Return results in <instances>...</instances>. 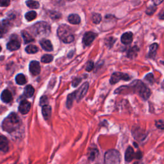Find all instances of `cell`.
<instances>
[{
	"label": "cell",
	"instance_id": "cell-1",
	"mask_svg": "<svg viewBox=\"0 0 164 164\" xmlns=\"http://www.w3.org/2000/svg\"><path fill=\"white\" fill-rule=\"evenodd\" d=\"M21 124V121L19 116L15 113L10 114L3 122L2 127L3 130L8 133H12L16 131Z\"/></svg>",
	"mask_w": 164,
	"mask_h": 164
},
{
	"label": "cell",
	"instance_id": "cell-2",
	"mask_svg": "<svg viewBox=\"0 0 164 164\" xmlns=\"http://www.w3.org/2000/svg\"><path fill=\"white\" fill-rule=\"evenodd\" d=\"M57 35L59 39L64 43L69 44L72 42L74 39V37L72 29L69 26L66 25H62L60 26L57 30Z\"/></svg>",
	"mask_w": 164,
	"mask_h": 164
},
{
	"label": "cell",
	"instance_id": "cell-3",
	"mask_svg": "<svg viewBox=\"0 0 164 164\" xmlns=\"http://www.w3.org/2000/svg\"><path fill=\"white\" fill-rule=\"evenodd\" d=\"M132 88L134 89L135 92H136L139 95L143 98L144 100H146L151 96V91L143 81L140 80H135L133 82L131 85Z\"/></svg>",
	"mask_w": 164,
	"mask_h": 164
},
{
	"label": "cell",
	"instance_id": "cell-4",
	"mask_svg": "<svg viewBox=\"0 0 164 164\" xmlns=\"http://www.w3.org/2000/svg\"><path fill=\"white\" fill-rule=\"evenodd\" d=\"M33 32L37 36L47 35L50 33V26L46 22H38L32 28Z\"/></svg>",
	"mask_w": 164,
	"mask_h": 164
},
{
	"label": "cell",
	"instance_id": "cell-5",
	"mask_svg": "<svg viewBox=\"0 0 164 164\" xmlns=\"http://www.w3.org/2000/svg\"><path fill=\"white\" fill-rule=\"evenodd\" d=\"M121 162V154L115 150H108L105 154V164H119Z\"/></svg>",
	"mask_w": 164,
	"mask_h": 164
},
{
	"label": "cell",
	"instance_id": "cell-6",
	"mask_svg": "<svg viewBox=\"0 0 164 164\" xmlns=\"http://www.w3.org/2000/svg\"><path fill=\"white\" fill-rule=\"evenodd\" d=\"M130 80V77L127 74H125L121 72H115L112 74L110 78V82L111 84H115L120 80L128 81Z\"/></svg>",
	"mask_w": 164,
	"mask_h": 164
},
{
	"label": "cell",
	"instance_id": "cell-7",
	"mask_svg": "<svg viewBox=\"0 0 164 164\" xmlns=\"http://www.w3.org/2000/svg\"><path fill=\"white\" fill-rule=\"evenodd\" d=\"M89 87V84L88 82H85L83 85H82L76 91H75L76 94V99L78 101H80L86 95L88 89Z\"/></svg>",
	"mask_w": 164,
	"mask_h": 164
},
{
	"label": "cell",
	"instance_id": "cell-8",
	"mask_svg": "<svg viewBox=\"0 0 164 164\" xmlns=\"http://www.w3.org/2000/svg\"><path fill=\"white\" fill-rule=\"evenodd\" d=\"M21 43L17 36H13L9 43L7 44V49L10 51H16L19 49Z\"/></svg>",
	"mask_w": 164,
	"mask_h": 164
},
{
	"label": "cell",
	"instance_id": "cell-9",
	"mask_svg": "<svg viewBox=\"0 0 164 164\" xmlns=\"http://www.w3.org/2000/svg\"><path fill=\"white\" fill-rule=\"evenodd\" d=\"M97 36V34L92 32H88L85 33L83 37V44L85 46H88L92 44V42L94 41L95 38Z\"/></svg>",
	"mask_w": 164,
	"mask_h": 164
},
{
	"label": "cell",
	"instance_id": "cell-10",
	"mask_svg": "<svg viewBox=\"0 0 164 164\" xmlns=\"http://www.w3.org/2000/svg\"><path fill=\"white\" fill-rule=\"evenodd\" d=\"M29 71L32 73V75L37 76L40 74L41 72V65L39 62L32 61L29 64Z\"/></svg>",
	"mask_w": 164,
	"mask_h": 164
},
{
	"label": "cell",
	"instance_id": "cell-11",
	"mask_svg": "<svg viewBox=\"0 0 164 164\" xmlns=\"http://www.w3.org/2000/svg\"><path fill=\"white\" fill-rule=\"evenodd\" d=\"M30 108H31L30 103L26 100H23L20 103L19 107V111L22 114H26L29 112V111L30 110Z\"/></svg>",
	"mask_w": 164,
	"mask_h": 164
},
{
	"label": "cell",
	"instance_id": "cell-12",
	"mask_svg": "<svg viewBox=\"0 0 164 164\" xmlns=\"http://www.w3.org/2000/svg\"><path fill=\"white\" fill-rule=\"evenodd\" d=\"M9 140L5 136L0 135V151L6 152L9 151Z\"/></svg>",
	"mask_w": 164,
	"mask_h": 164
},
{
	"label": "cell",
	"instance_id": "cell-13",
	"mask_svg": "<svg viewBox=\"0 0 164 164\" xmlns=\"http://www.w3.org/2000/svg\"><path fill=\"white\" fill-rule=\"evenodd\" d=\"M121 42L123 44L128 45L131 43L133 41V33L130 32H126L121 36Z\"/></svg>",
	"mask_w": 164,
	"mask_h": 164
},
{
	"label": "cell",
	"instance_id": "cell-14",
	"mask_svg": "<svg viewBox=\"0 0 164 164\" xmlns=\"http://www.w3.org/2000/svg\"><path fill=\"white\" fill-rule=\"evenodd\" d=\"M1 99L3 102L5 103H10L12 101V95L10 91L9 90H5L3 91L1 95Z\"/></svg>",
	"mask_w": 164,
	"mask_h": 164
},
{
	"label": "cell",
	"instance_id": "cell-15",
	"mask_svg": "<svg viewBox=\"0 0 164 164\" xmlns=\"http://www.w3.org/2000/svg\"><path fill=\"white\" fill-rule=\"evenodd\" d=\"M135 158V154L134 153L133 149L131 147H128L125 153V160L126 162H130Z\"/></svg>",
	"mask_w": 164,
	"mask_h": 164
},
{
	"label": "cell",
	"instance_id": "cell-16",
	"mask_svg": "<svg viewBox=\"0 0 164 164\" xmlns=\"http://www.w3.org/2000/svg\"><path fill=\"white\" fill-rule=\"evenodd\" d=\"M41 45L43 49H44L46 51H51L53 50V46L49 40L47 39H42L41 41Z\"/></svg>",
	"mask_w": 164,
	"mask_h": 164
},
{
	"label": "cell",
	"instance_id": "cell-17",
	"mask_svg": "<svg viewBox=\"0 0 164 164\" xmlns=\"http://www.w3.org/2000/svg\"><path fill=\"white\" fill-rule=\"evenodd\" d=\"M42 115L46 120H48L51 115V108L49 105H45L42 107Z\"/></svg>",
	"mask_w": 164,
	"mask_h": 164
},
{
	"label": "cell",
	"instance_id": "cell-18",
	"mask_svg": "<svg viewBox=\"0 0 164 164\" xmlns=\"http://www.w3.org/2000/svg\"><path fill=\"white\" fill-rule=\"evenodd\" d=\"M68 21L72 25H78L80 23L81 19L78 14H71L68 17Z\"/></svg>",
	"mask_w": 164,
	"mask_h": 164
},
{
	"label": "cell",
	"instance_id": "cell-19",
	"mask_svg": "<svg viewBox=\"0 0 164 164\" xmlns=\"http://www.w3.org/2000/svg\"><path fill=\"white\" fill-rule=\"evenodd\" d=\"M98 150H97L96 148H91L89 150L88 153V158L90 160L93 161L94 160L97 156L98 155Z\"/></svg>",
	"mask_w": 164,
	"mask_h": 164
},
{
	"label": "cell",
	"instance_id": "cell-20",
	"mask_svg": "<svg viewBox=\"0 0 164 164\" xmlns=\"http://www.w3.org/2000/svg\"><path fill=\"white\" fill-rule=\"evenodd\" d=\"M74 99H76L75 92H74L68 95V99H67V103H66L67 107H68V108H71L72 107V103H73Z\"/></svg>",
	"mask_w": 164,
	"mask_h": 164
},
{
	"label": "cell",
	"instance_id": "cell-21",
	"mask_svg": "<svg viewBox=\"0 0 164 164\" xmlns=\"http://www.w3.org/2000/svg\"><path fill=\"white\" fill-rule=\"evenodd\" d=\"M35 92V89L32 85H28L25 89L24 94L26 98H31Z\"/></svg>",
	"mask_w": 164,
	"mask_h": 164
},
{
	"label": "cell",
	"instance_id": "cell-22",
	"mask_svg": "<svg viewBox=\"0 0 164 164\" xmlns=\"http://www.w3.org/2000/svg\"><path fill=\"white\" fill-rule=\"evenodd\" d=\"M139 51V48L137 46H133V48L129 49L127 55L128 57L130 58H133L134 57H135L137 55Z\"/></svg>",
	"mask_w": 164,
	"mask_h": 164
},
{
	"label": "cell",
	"instance_id": "cell-23",
	"mask_svg": "<svg viewBox=\"0 0 164 164\" xmlns=\"http://www.w3.org/2000/svg\"><path fill=\"white\" fill-rule=\"evenodd\" d=\"M21 33H22V36H23V39L25 41V42L26 44L33 42L34 41L33 37L30 34H29L28 32L23 30V32H22Z\"/></svg>",
	"mask_w": 164,
	"mask_h": 164
},
{
	"label": "cell",
	"instance_id": "cell-24",
	"mask_svg": "<svg viewBox=\"0 0 164 164\" xmlns=\"http://www.w3.org/2000/svg\"><path fill=\"white\" fill-rule=\"evenodd\" d=\"M158 48V44L153 43V44H151V45L150 46V48L149 57H151V58H153L156 53V51H157Z\"/></svg>",
	"mask_w": 164,
	"mask_h": 164
},
{
	"label": "cell",
	"instance_id": "cell-25",
	"mask_svg": "<svg viewBox=\"0 0 164 164\" xmlns=\"http://www.w3.org/2000/svg\"><path fill=\"white\" fill-rule=\"evenodd\" d=\"M10 22L8 20L4 19L0 22V28L3 29V30L5 32V33L8 31V29L10 28Z\"/></svg>",
	"mask_w": 164,
	"mask_h": 164
},
{
	"label": "cell",
	"instance_id": "cell-26",
	"mask_svg": "<svg viewBox=\"0 0 164 164\" xmlns=\"http://www.w3.org/2000/svg\"><path fill=\"white\" fill-rule=\"evenodd\" d=\"M16 81L18 84L21 85H25L26 83V79L23 74H19L18 75H17V76L16 77Z\"/></svg>",
	"mask_w": 164,
	"mask_h": 164
},
{
	"label": "cell",
	"instance_id": "cell-27",
	"mask_svg": "<svg viewBox=\"0 0 164 164\" xmlns=\"http://www.w3.org/2000/svg\"><path fill=\"white\" fill-rule=\"evenodd\" d=\"M39 49L36 46L29 45L26 48V51L29 54H34L38 51Z\"/></svg>",
	"mask_w": 164,
	"mask_h": 164
},
{
	"label": "cell",
	"instance_id": "cell-28",
	"mask_svg": "<svg viewBox=\"0 0 164 164\" xmlns=\"http://www.w3.org/2000/svg\"><path fill=\"white\" fill-rule=\"evenodd\" d=\"M26 5L28 7H29V8L33 9H39V6H40L39 2H35V1H31V0H29V1H27Z\"/></svg>",
	"mask_w": 164,
	"mask_h": 164
},
{
	"label": "cell",
	"instance_id": "cell-29",
	"mask_svg": "<svg viewBox=\"0 0 164 164\" xmlns=\"http://www.w3.org/2000/svg\"><path fill=\"white\" fill-rule=\"evenodd\" d=\"M102 17L101 15L98 13H95L92 14V20L93 21V23L95 24H99L100 22L101 21Z\"/></svg>",
	"mask_w": 164,
	"mask_h": 164
},
{
	"label": "cell",
	"instance_id": "cell-30",
	"mask_svg": "<svg viewBox=\"0 0 164 164\" xmlns=\"http://www.w3.org/2000/svg\"><path fill=\"white\" fill-rule=\"evenodd\" d=\"M36 17H37V13L34 11L28 12L25 15V18L28 21H30L35 19L36 18Z\"/></svg>",
	"mask_w": 164,
	"mask_h": 164
},
{
	"label": "cell",
	"instance_id": "cell-31",
	"mask_svg": "<svg viewBox=\"0 0 164 164\" xmlns=\"http://www.w3.org/2000/svg\"><path fill=\"white\" fill-rule=\"evenodd\" d=\"M53 60V57L51 55H44L42 58L41 62L43 63H49Z\"/></svg>",
	"mask_w": 164,
	"mask_h": 164
},
{
	"label": "cell",
	"instance_id": "cell-32",
	"mask_svg": "<svg viewBox=\"0 0 164 164\" xmlns=\"http://www.w3.org/2000/svg\"><path fill=\"white\" fill-rule=\"evenodd\" d=\"M145 80L147 81H148L150 84H153L154 81V78L153 74L152 73L147 74V75L145 76Z\"/></svg>",
	"mask_w": 164,
	"mask_h": 164
},
{
	"label": "cell",
	"instance_id": "cell-33",
	"mask_svg": "<svg viewBox=\"0 0 164 164\" xmlns=\"http://www.w3.org/2000/svg\"><path fill=\"white\" fill-rule=\"evenodd\" d=\"M155 126L157 127L158 129L161 130H164V120L162 119V120H158L156 121L155 122Z\"/></svg>",
	"mask_w": 164,
	"mask_h": 164
},
{
	"label": "cell",
	"instance_id": "cell-34",
	"mask_svg": "<svg viewBox=\"0 0 164 164\" xmlns=\"http://www.w3.org/2000/svg\"><path fill=\"white\" fill-rule=\"evenodd\" d=\"M94 62L92 61H88L86 64L85 69L87 71H91L94 69Z\"/></svg>",
	"mask_w": 164,
	"mask_h": 164
},
{
	"label": "cell",
	"instance_id": "cell-35",
	"mask_svg": "<svg viewBox=\"0 0 164 164\" xmlns=\"http://www.w3.org/2000/svg\"><path fill=\"white\" fill-rule=\"evenodd\" d=\"M155 11H156V6H151L150 7V8H148L146 10V12L147 15H152L154 13Z\"/></svg>",
	"mask_w": 164,
	"mask_h": 164
},
{
	"label": "cell",
	"instance_id": "cell-36",
	"mask_svg": "<svg viewBox=\"0 0 164 164\" xmlns=\"http://www.w3.org/2000/svg\"><path fill=\"white\" fill-rule=\"evenodd\" d=\"M48 103V100L47 97H46V96L42 97L41 99V101H40V105L43 107V106L47 105Z\"/></svg>",
	"mask_w": 164,
	"mask_h": 164
},
{
	"label": "cell",
	"instance_id": "cell-37",
	"mask_svg": "<svg viewBox=\"0 0 164 164\" xmlns=\"http://www.w3.org/2000/svg\"><path fill=\"white\" fill-rule=\"evenodd\" d=\"M10 2L9 0H0V6L4 7V6H9L10 4Z\"/></svg>",
	"mask_w": 164,
	"mask_h": 164
},
{
	"label": "cell",
	"instance_id": "cell-38",
	"mask_svg": "<svg viewBox=\"0 0 164 164\" xmlns=\"http://www.w3.org/2000/svg\"><path fill=\"white\" fill-rule=\"evenodd\" d=\"M81 81V78H76V79H74L72 81V85L73 87H77L79 85V84L80 83Z\"/></svg>",
	"mask_w": 164,
	"mask_h": 164
},
{
	"label": "cell",
	"instance_id": "cell-39",
	"mask_svg": "<svg viewBox=\"0 0 164 164\" xmlns=\"http://www.w3.org/2000/svg\"><path fill=\"white\" fill-rule=\"evenodd\" d=\"M135 157L137 158H142V153H140V152H138L137 153H136L135 154Z\"/></svg>",
	"mask_w": 164,
	"mask_h": 164
},
{
	"label": "cell",
	"instance_id": "cell-40",
	"mask_svg": "<svg viewBox=\"0 0 164 164\" xmlns=\"http://www.w3.org/2000/svg\"><path fill=\"white\" fill-rule=\"evenodd\" d=\"M4 34H5V32L3 30V29H2L1 28H0V38H2V37H3Z\"/></svg>",
	"mask_w": 164,
	"mask_h": 164
},
{
	"label": "cell",
	"instance_id": "cell-41",
	"mask_svg": "<svg viewBox=\"0 0 164 164\" xmlns=\"http://www.w3.org/2000/svg\"><path fill=\"white\" fill-rule=\"evenodd\" d=\"M163 2V1H157V0H156V1H154L153 3H154V5H158L159 4L162 3Z\"/></svg>",
	"mask_w": 164,
	"mask_h": 164
},
{
	"label": "cell",
	"instance_id": "cell-42",
	"mask_svg": "<svg viewBox=\"0 0 164 164\" xmlns=\"http://www.w3.org/2000/svg\"><path fill=\"white\" fill-rule=\"evenodd\" d=\"M159 18H160V19H162V20H164V12H163L162 14L160 15Z\"/></svg>",
	"mask_w": 164,
	"mask_h": 164
},
{
	"label": "cell",
	"instance_id": "cell-43",
	"mask_svg": "<svg viewBox=\"0 0 164 164\" xmlns=\"http://www.w3.org/2000/svg\"><path fill=\"white\" fill-rule=\"evenodd\" d=\"M133 164H143V163L142 162H136L134 163Z\"/></svg>",
	"mask_w": 164,
	"mask_h": 164
},
{
	"label": "cell",
	"instance_id": "cell-44",
	"mask_svg": "<svg viewBox=\"0 0 164 164\" xmlns=\"http://www.w3.org/2000/svg\"><path fill=\"white\" fill-rule=\"evenodd\" d=\"M161 63H162V64H163V65H164V62H161Z\"/></svg>",
	"mask_w": 164,
	"mask_h": 164
},
{
	"label": "cell",
	"instance_id": "cell-45",
	"mask_svg": "<svg viewBox=\"0 0 164 164\" xmlns=\"http://www.w3.org/2000/svg\"><path fill=\"white\" fill-rule=\"evenodd\" d=\"M2 51V47L0 46V51Z\"/></svg>",
	"mask_w": 164,
	"mask_h": 164
}]
</instances>
